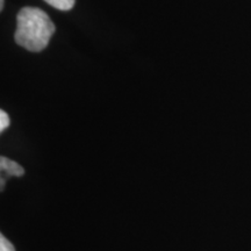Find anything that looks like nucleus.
Wrapping results in <instances>:
<instances>
[{
  "label": "nucleus",
  "mask_w": 251,
  "mask_h": 251,
  "mask_svg": "<svg viewBox=\"0 0 251 251\" xmlns=\"http://www.w3.org/2000/svg\"><path fill=\"white\" fill-rule=\"evenodd\" d=\"M54 33L55 25L42 9L24 7L18 13L14 39L25 49L34 52L42 51Z\"/></svg>",
  "instance_id": "nucleus-1"
},
{
  "label": "nucleus",
  "mask_w": 251,
  "mask_h": 251,
  "mask_svg": "<svg viewBox=\"0 0 251 251\" xmlns=\"http://www.w3.org/2000/svg\"><path fill=\"white\" fill-rule=\"evenodd\" d=\"M0 168H1V171H4L7 176L20 177L25 174V169L19 163L11 161V159L4 156L0 157Z\"/></svg>",
  "instance_id": "nucleus-2"
},
{
  "label": "nucleus",
  "mask_w": 251,
  "mask_h": 251,
  "mask_svg": "<svg viewBox=\"0 0 251 251\" xmlns=\"http://www.w3.org/2000/svg\"><path fill=\"white\" fill-rule=\"evenodd\" d=\"M52 7L61 9V11H69L75 6V1L76 0H45Z\"/></svg>",
  "instance_id": "nucleus-3"
},
{
  "label": "nucleus",
  "mask_w": 251,
  "mask_h": 251,
  "mask_svg": "<svg viewBox=\"0 0 251 251\" xmlns=\"http://www.w3.org/2000/svg\"><path fill=\"white\" fill-rule=\"evenodd\" d=\"M0 251H15V248L4 235H0Z\"/></svg>",
  "instance_id": "nucleus-4"
},
{
  "label": "nucleus",
  "mask_w": 251,
  "mask_h": 251,
  "mask_svg": "<svg viewBox=\"0 0 251 251\" xmlns=\"http://www.w3.org/2000/svg\"><path fill=\"white\" fill-rule=\"evenodd\" d=\"M9 117L5 111H0V131H4L9 126Z\"/></svg>",
  "instance_id": "nucleus-5"
},
{
  "label": "nucleus",
  "mask_w": 251,
  "mask_h": 251,
  "mask_svg": "<svg viewBox=\"0 0 251 251\" xmlns=\"http://www.w3.org/2000/svg\"><path fill=\"white\" fill-rule=\"evenodd\" d=\"M4 4L5 0H0V11H2V8H4Z\"/></svg>",
  "instance_id": "nucleus-6"
}]
</instances>
